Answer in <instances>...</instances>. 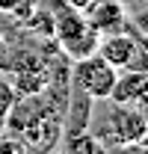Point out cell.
Returning a JSON list of instances; mask_svg holds the SVG:
<instances>
[{"instance_id":"11","label":"cell","mask_w":148,"mask_h":154,"mask_svg":"<svg viewBox=\"0 0 148 154\" xmlns=\"http://www.w3.org/2000/svg\"><path fill=\"white\" fill-rule=\"evenodd\" d=\"M62 3H68V6H74V9H80V12H83L86 6H92L95 0H62Z\"/></svg>"},{"instance_id":"10","label":"cell","mask_w":148,"mask_h":154,"mask_svg":"<svg viewBox=\"0 0 148 154\" xmlns=\"http://www.w3.org/2000/svg\"><path fill=\"white\" fill-rule=\"evenodd\" d=\"M136 110H139V116H142V122H145V128H148V95L136 104Z\"/></svg>"},{"instance_id":"13","label":"cell","mask_w":148,"mask_h":154,"mask_svg":"<svg viewBox=\"0 0 148 154\" xmlns=\"http://www.w3.org/2000/svg\"><path fill=\"white\" fill-rule=\"evenodd\" d=\"M139 148H145V151H148V134L142 136V139H139Z\"/></svg>"},{"instance_id":"8","label":"cell","mask_w":148,"mask_h":154,"mask_svg":"<svg viewBox=\"0 0 148 154\" xmlns=\"http://www.w3.org/2000/svg\"><path fill=\"white\" fill-rule=\"evenodd\" d=\"M39 6V0H0V12L15 15V18H27Z\"/></svg>"},{"instance_id":"1","label":"cell","mask_w":148,"mask_h":154,"mask_svg":"<svg viewBox=\"0 0 148 154\" xmlns=\"http://www.w3.org/2000/svg\"><path fill=\"white\" fill-rule=\"evenodd\" d=\"M54 30L51 36H56V42L62 45V51L68 54L71 59H83V57H92L98 54V33L86 24V15L80 9H74L68 3H56L54 12Z\"/></svg>"},{"instance_id":"3","label":"cell","mask_w":148,"mask_h":154,"mask_svg":"<svg viewBox=\"0 0 148 154\" xmlns=\"http://www.w3.org/2000/svg\"><path fill=\"white\" fill-rule=\"evenodd\" d=\"M104 128H107V134H110V139L104 142L107 148H110V145L133 148V145H139V139L148 134L139 110H136V107H128V104H113L110 113H107Z\"/></svg>"},{"instance_id":"12","label":"cell","mask_w":148,"mask_h":154,"mask_svg":"<svg viewBox=\"0 0 148 154\" xmlns=\"http://www.w3.org/2000/svg\"><path fill=\"white\" fill-rule=\"evenodd\" d=\"M6 116H9V113H0V136L6 134Z\"/></svg>"},{"instance_id":"6","label":"cell","mask_w":148,"mask_h":154,"mask_svg":"<svg viewBox=\"0 0 148 154\" xmlns=\"http://www.w3.org/2000/svg\"><path fill=\"white\" fill-rule=\"evenodd\" d=\"M98 54L110 62L116 71H122V68H130L133 62H136V38L128 36L125 30H119V33H110V36H104L98 42Z\"/></svg>"},{"instance_id":"7","label":"cell","mask_w":148,"mask_h":154,"mask_svg":"<svg viewBox=\"0 0 148 154\" xmlns=\"http://www.w3.org/2000/svg\"><path fill=\"white\" fill-rule=\"evenodd\" d=\"M107 145L92 134V131H80L68 136V151H104Z\"/></svg>"},{"instance_id":"2","label":"cell","mask_w":148,"mask_h":154,"mask_svg":"<svg viewBox=\"0 0 148 154\" xmlns=\"http://www.w3.org/2000/svg\"><path fill=\"white\" fill-rule=\"evenodd\" d=\"M116 68H113L101 54H92V57H83V59H74V68H71V83L77 92L89 95L92 101H107L113 92V83H116Z\"/></svg>"},{"instance_id":"9","label":"cell","mask_w":148,"mask_h":154,"mask_svg":"<svg viewBox=\"0 0 148 154\" xmlns=\"http://www.w3.org/2000/svg\"><path fill=\"white\" fill-rule=\"evenodd\" d=\"M15 101H18V92L12 89V83H6V80L0 77V113H9Z\"/></svg>"},{"instance_id":"4","label":"cell","mask_w":148,"mask_h":154,"mask_svg":"<svg viewBox=\"0 0 148 154\" xmlns=\"http://www.w3.org/2000/svg\"><path fill=\"white\" fill-rule=\"evenodd\" d=\"M83 15H86V24L92 27L98 36L119 33L128 24V12H125L122 0H95L92 6L83 9Z\"/></svg>"},{"instance_id":"5","label":"cell","mask_w":148,"mask_h":154,"mask_svg":"<svg viewBox=\"0 0 148 154\" xmlns=\"http://www.w3.org/2000/svg\"><path fill=\"white\" fill-rule=\"evenodd\" d=\"M145 95H148V71H139V68L130 65V68H122L116 74V83H113V92L107 101L136 107Z\"/></svg>"}]
</instances>
